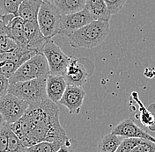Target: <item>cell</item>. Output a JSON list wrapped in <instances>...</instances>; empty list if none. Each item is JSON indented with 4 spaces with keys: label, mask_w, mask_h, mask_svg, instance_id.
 Segmentation results:
<instances>
[{
    "label": "cell",
    "mask_w": 155,
    "mask_h": 152,
    "mask_svg": "<svg viewBox=\"0 0 155 152\" xmlns=\"http://www.w3.org/2000/svg\"><path fill=\"white\" fill-rule=\"evenodd\" d=\"M19 45L11 37L9 29L0 21V57L5 52L16 48Z\"/></svg>",
    "instance_id": "cell-19"
},
{
    "label": "cell",
    "mask_w": 155,
    "mask_h": 152,
    "mask_svg": "<svg viewBox=\"0 0 155 152\" xmlns=\"http://www.w3.org/2000/svg\"><path fill=\"white\" fill-rule=\"evenodd\" d=\"M62 14L55 5L43 2L39 10L37 22L42 34L52 39L59 34Z\"/></svg>",
    "instance_id": "cell-5"
},
{
    "label": "cell",
    "mask_w": 155,
    "mask_h": 152,
    "mask_svg": "<svg viewBox=\"0 0 155 152\" xmlns=\"http://www.w3.org/2000/svg\"><path fill=\"white\" fill-rule=\"evenodd\" d=\"M86 92L82 87L68 86L59 103L64 105L71 114H78L83 105Z\"/></svg>",
    "instance_id": "cell-12"
},
{
    "label": "cell",
    "mask_w": 155,
    "mask_h": 152,
    "mask_svg": "<svg viewBox=\"0 0 155 152\" xmlns=\"http://www.w3.org/2000/svg\"><path fill=\"white\" fill-rule=\"evenodd\" d=\"M131 97L134 99L136 102L139 105V120L142 122V124H144L145 126H146L150 130L152 131H155V121L154 117L152 113H150V111L145 108V106L143 105V103L141 102V100L138 98V94L137 92H132L131 93Z\"/></svg>",
    "instance_id": "cell-20"
},
{
    "label": "cell",
    "mask_w": 155,
    "mask_h": 152,
    "mask_svg": "<svg viewBox=\"0 0 155 152\" xmlns=\"http://www.w3.org/2000/svg\"><path fill=\"white\" fill-rule=\"evenodd\" d=\"M43 2H46V3H48V4H52V5H55L57 3L58 0H42Z\"/></svg>",
    "instance_id": "cell-32"
},
{
    "label": "cell",
    "mask_w": 155,
    "mask_h": 152,
    "mask_svg": "<svg viewBox=\"0 0 155 152\" xmlns=\"http://www.w3.org/2000/svg\"><path fill=\"white\" fill-rule=\"evenodd\" d=\"M9 79L0 73V99L8 93Z\"/></svg>",
    "instance_id": "cell-28"
},
{
    "label": "cell",
    "mask_w": 155,
    "mask_h": 152,
    "mask_svg": "<svg viewBox=\"0 0 155 152\" xmlns=\"http://www.w3.org/2000/svg\"><path fill=\"white\" fill-rule=\"evenodd\" d=\"M130 152H155V143L148 140H142Z\"/></svg>",
    "instance_id": "cell-27"
},
{
    "label": "cell",
    "mask_w": 155,
    "mask_h": 152,
    "mask_svg": "<svg viewBox=\"0 0 155 152\" xmlns=\"http://www.w3.org/2000/svg\"><path fill=\"white\" fill-rule=\"evenodd\" d=\"M124 139V137L112 133L107 134L99 143V152H116Z\"/></svg>",
    "instance_id": "cell-18"
},
{
    "label": "cell",
    "mask_w": 155,
    "mask_h": 152,
    "mask_svg": "<svg viewBox=\"0 0 155 152\" xmlns=\"http://www.w3.org/2000/svg\"><path fill=\"white\" fill-rule=\"evenodd\" d=\"M42 54L48 61L50 75L64 76L71 57H68L52 39H49L46 42L42 49Z\"/></svg>",
    "instance_id": "cell-6"
},
{
    "label": "cell",
    "mask_w": 155,
    "mask_h": 152,
    "mask_svg": "<svg viewBox=\"0 0 155 152\" xmlns=\"http://www.w3.org/2000/svg\"><path fill=\"white\" fill-rule=\"evenodd\" d=\"M109 34V21L94 20L68 36L72 48H93L101 45Z\"/></svg>",
    "instance_id": "cell-2"
},
{
    "label": "cell",
    "mask_w": 155,
    "mask_h": 152,
    "mask_svg": "<svg viewBox=\"0 0 155 152\" xmlns=\"http://www.w3.org/2000/svg\"><path fill=\"white\" fill-rule=\"evenodd\" d=\"M29 105L12 93H7L0 99V114L5 122L15 123L28 110Z\"/></svg>",
    "instance_id": "cell-7"
},
{
    "label": "cell",
    "mask_w": 155,
    "mask_h": 152,
    "mask_svg": "<svg viewBox=\"0 0 155 152\" xmlns=\"http://www.w3.org/2000/svg\"><path fill=\"white\" fill-rule=\"evenodd\" d=\"M67 86L66 80L64 76L48 75L46 83V92L48 99L56 104L59 103Z\"/></svg>",
    "instance_id": "cell-13"
},
{
    "label": "cell",
    "mask_w": 155,
    "mask_h": 152,
    "mask_svg": "<svg viewBox=\"0 0 155 152\" xmlns=\"http://www.w3.org/2000/svg\"><path fill=\"white\" fill-rule=\"evenodd\" d=\"M5 123V119H4V117L2 116V114H0V128H1Z\"/></svg>",
    "instance_id": "cell-31"
},
{
    "label": "cell",
    "mask_w": 155,
    "mask_h": 152,
    "mask_svg": "<svg viewBox=\"0 0 155 152\" xmlns=\"http://www.w3.org/2000/svg\"><path fill=\"white\" fill-rule=\"evenodd\" d=\"M48 75H50V70L48 61L42 53H39L19 67L18 70L9 78V84L47 77Z\"/></svg>",
    "instance_id": "cell-4"
},
{
    "label": "cell",
    "mask_w": 155,
    "mask_h": 152,
    "mask_svg": "<svg viewBox=\"0 0 155 152\" xmlns=\"http://www.w3.org/2000/svg\"><path fill=\"white\" fill-rule=\"evenodd\" d=\"M85 8L91 13L94 20L109 21L112 16L104 0H87Z\"/></svg>",
    "instance_id": "cell-15"
},
{
    "label": "cell",
    "mask_w": 155,
    "mask_h": 152,
    "mask_svg": "<svg viewBox=\"0 0 155 152\" xmlns=\"http://www.w3.org/2000/svg\"><path fill=\"white\" fill-rule=\"evenodd\" d=\"M145 76L146 77H149V78H151V77H153L155 76V70L153 69H146L145 71Z\"/></svg>",
    "instance_id": "cell-30"
},
{
    "label": "cell",
    "mask_w": 155,
    "mask_h": 152,
    "mask_svg": "<svg viewBox=\"0 0 155 152\" xmlns=\"http://www.w3.org/2000/svg\"><path fill=\"white\" fill-rule=\"evenodd\" d=\"M67 139L57 141V142H52V143L51 142H41V143H36L35 145H32L28 148H27L26 152H58V150L67 141Z\"/></svg>",
    "instance_id": "cell-21"
},
{
    "label": "cell",
    "mask_w": 155,
    "mask_h": 152,
    "mask_svg": "<svg viewBox=\"0 0 155 152\" xmlns=\"http://www.w3.org/2000/svg\"><path fill=\"white\" fill-rule=\"evenodd\" d=\"M7 28L9 29L11 37L17 42V44L22 48L28 49L27 38L25 34V21L19 18V16H17L10 22Z\"/></svg>",
    "instance_id": "cell-16"
},
{
    "label": "cell",
    "mask_w": 155,
    "mask_h": 152,
    "mask_svg": "<svg viewBox=\"0 0 155 152\" xmlns=\"http://www.w3.org/2000/svg\"><path fill=\"white\" fill-rule=\"evenodd\" d=\"M127 0H104L111 15L118 13L124 6Z\"/></svg>",
    "instance_id": "cell-26"
},
{
    "label": "cell",
    "mask_w": 155,
    "mask_h": 152,
    "mask_svg": "<svg viewBox=\"0 0 155 152\" xmlns=\"http://www.w3.org/2000/svg\"><path fill=\"white\" fill-rule=\"evenodd\" d=\"M11 128L26 148L41 142L52 143L68 138L60 124L59 108L49 99L29 105L19 121L11 124Z\"/></svg>",
    "instance_id": "cell-1"
},
{
    "label": "cell",
    "mask_w": 155,
    "mask_h": 152,
    "mask_svg": "<svg viewBox=\"0 0 155 152\" xmlns=\"http://www.w3.org/2000/svg\"><path fill=\"white\" fill-rule=\"evenodd\" d=\"M27 148L23 145L22 142L19 140V138L14 134L12 130L9 134L8 138V147L7 151L8 152H26Z\"/></svg>",
    "instance_id": "cell-23"
},
{
    "label": "cell",
    "mask_w": 155,
    "mask_h": 152,
    "mask_svg": "<svg viewBox=\"0 0 155 152\" xmlns=\"http://www.w3.org/2000/svg\"><path fill=\"white\" fill-rule=\"evenodd\" d=\"M94 20V19L93 16L86 8L78 12L62 15L59 34L68 37L74 32L84 27Z\"/></svg>",
    "instance_id": "cell-8"
},
{
    "label": "cell",
    "mask_w": 155,
    "mask_h": 152,
    "mask_svg": "<svg viewBox=\"0 0 155 152\" xmlns=\"http://www.w3.org/2000/svg\"><path fill=\"white\" fill-rule=\"evenodd\" d=\"M87 0H58L55 5L62 15L81 11L85 9Z\"/></svg>",
    "instance_id": "cell-17"
},
{
    "label": "cell",
    "mask_w": 155,
    "mask_h": 152,
    "mask_svg": "<svg viewBox=\"0 0 155 152\" xmlns=\"http://www.w3.org/2000/svg\"><path fill=\"white\" fill-rule=\"evenodd\" d=\"M42 3V0H24L19 5L18 16L25 22L37 20L39 10Z\"/></svg>",
    "instance_id": "cell-14"
},
{
    "label": "cell",
    "mask_w": 155,
    "mask_h": 152,
    "mask_svg": "<svg viewBox=\"0 0 155 152\" xmlns=\"http://www.w3.org/2000/svg\"><path fill=\"white\" fill-rule=\"evenodd\" d=\"M58 152H73L72 144H71V141L70 140V138H68L67 141L58 150Z\"/></svg>",
    "instance_id": "cell-29"
},
{
    "label": "cell",
    "mask_w": 155,
    "mask_h": 152,
    "mask_svg": "<svg viewBox=\"0 0 155 152\" xmlns=\"http://www.w3.org/2000/svg\"><path fill=\"white\" fill-rule=\"evenodd\" d=\"M5 152H8V151H5Z\"/></svg>",
    "instance_id": "cell-33"
},
{
    "label": "cell",
    "mask_w": 155,
    "mask_h": 152,
    "mask_svg": "<svg viewBox=\"0 0 155 152\" xmlns=\"http://www.w3.org/2000/svg\"><path fill=\"white\" fill-rule=\"evenodd\" d=\"M84 59L72 58L64 72V78L68 86L82 87L87 82L89 73L84 63Z\"/></svg>",
    "instance_id": "cell-9"
},
{
    "label": "cell",
    "mask_w": 155,
    "mask_h": 152,
    "mask_svg": "<svg viewBox=\"0 0 155 152\" xmlns=\"http://www.w3.org/2000/svg\"><path fill=\"white\" fill-rule=\"evenodd\" d=\"M25 34L28 49L36 53H42V49L49 39L42 34L37 20L25 22Z\"/></svg>",
    "instance_id": "cell-10"
},
{
    "label": "cell",
    "mask_w": 155,
    "mask_h": 152,
    "mask_svg": "<svg viewBox=\"0 0 155 152\" xmlns=\"http://www.w3.org/2000/svg\"><path fill=\"white\" fill-rule=\"evenodd\" d=\"M112 134L120 135L124 138H137L142 140H148L155 143V137L150 135L148 133L140 128L131 120H124L122 122L117 124L112 130Z\"/></svg>",
    "instance_id": "cell-11"
},
{
    "label": "cell",
    "mask_w": 155,
    "mask_h": 152,
    "mask_svg": "<svg viewBox=\"0 0 155 152\" xmlns=\"http://www.w3.org/2000/svg\"><path fill=\"white\" fill-rule=\"evenodd\" d=\"M47 77L10 84L8 92L24 100L29 105L41 104L48 99L46 92Z\"/></svg>",
    "instance_id": "cell-3"
},
{
    "label": "cell",
    "mask_w": 155,
    "mask_h": 152,
    "mask_svg": "<svg viewBox=\"0 0 155 152\" xmlns=\"http://www.w3.org/2000/svg\"><path fill=\"white\" fill-rule=\"evenodd\" d=\"M0 16H1V14H0Z\"/></svg>",
    "instance_id": "cell-34"
},
{
    "label": "cell",
    "mask_w": 155,
    "mask_h": 152,
    "mask_svg": "<svg viewBox=\"0 0 155 152\" xmlns=\"http://www.w3.org/2000/svg\"><path fill=\"white\" fill-rule=\"evenodd\" d=\"M11 131H12L11 124L7 122H5L0 128V152L7 151L8 138Z\"/></svg>",
    "instance_id": "cell-24"
},
{
    "label": "cell",
    "mask_w": 155,
    "mask_h": 152,
    "mask_svg": "<svg viewBox=\"0 0 155 152\" xmlns=\"http://www.w3.org/2000/svg\"><path fill=\"white\" fill-rule=\"evenodd\" d=\"M24 0H0V14H13L18 16L19 5Z\"/></svg>",
    "instance_id": "cell-22"
},
{
    "label": "cell",
    "mask_w": 155,
    "mask_h": 152,
    "mask_svg": "<svg viewBox=\"0 0 155 152\" xmlns=\"http://www.w3.org/2000/svg\"><path fill=\"white\" fill-rule=\"evenodd\" d=\"M142 142V139L137 138H124L119 145L116 152H130L137 145Z\"/></svg>",
    "instance_id": "cell-25"
}]
</instances>
